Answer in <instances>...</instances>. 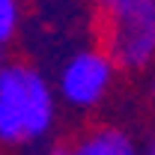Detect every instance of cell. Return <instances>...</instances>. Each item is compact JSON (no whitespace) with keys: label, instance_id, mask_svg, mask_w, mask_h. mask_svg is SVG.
Returning a JSON list of instances; mask_svg holds the SVG:
<instances>
[{"label":"cell","instance_id":"1","mask_svg":"<svg viewBox=\"0 0 155 155\" xmlns=\"http://www.w3.org/2000/svg\"><path fill=\"white\" fill-rule=\"evenodd\" d=\"M57 119V93L27 63L0 66V143L21 146L42 140Z\"/></svg>","mask_w":155,"mask_h":155},{"label":"cell","instance_id":"2","mask_svg":"<svg viewBox=\"0 0 155 155\" xmlns=\"http://www.w3.org/2000/svg\"><path fill=\"white\" fill-rule=\"evenodd\" d=\"M101 18L104 54L122 69H146L155 60V0H93Z\"/></svg>","mask_w":155,"mask_h":155},{"label":"cell","instance_id":"3","mask_svg":"<svg viewBox=\"0 0 155 155\" xmlns=\"http://www.w3.org/2000/svg\"><path fill=\"white\" fill-rule=\"evenodd\" d=\"M114 72H116L114 60L101 48H81L60 66L57 93L75 110L98 107L114 84Z\"/></svg>","mask_w":155,"mask_h":155},{"label":"cell","instance_id":"4","mask_svg":"<svg viewBox=\"0 0 155 155\" xmlns=\"http://www.w3.org/2000/svg\"><path fill=\"white\" fill-rule=\"evenodd\" d=\"M69 155H140V146L131 140L128 131L107 125V128H96L93 134L78 140L69 149Z\"/></svg>","mask_w":155,"mask_h":155},{"label":"cell","instance_id":"5","mask_svg":"<svg viewBox=\"0 0 155 155\" xmlns=\"http://www.w3.org/2000/svg\"><path fill=\"white\" fill-rule=\"evenodd\" d=\"M21 24V0H0V48H6Z\"/></svg>","mask_w":155,"mask_h":155},{"label":"cell","instance_id":"6","mask_svg":"<svg viewBox=\"0 0 155 155\" xmlns=\"http://www.w3.org/2000/svg\"><path fill=\"white\" fill-rule=\"evenodd\" d=\"M140 155H155V137L146 143V146H143V149H140Z\"/></svg>","mask_w":155,"mask_h":155},{"label":"cell","instance_id":"7","mask_svg":"<svg viewBox=\"0 0 155 155\" xmlns=\"http://www.w3.org/2000/svg\"><path fill=\"white\" fill-rule=\"evenodd\" d=\"M146 93H149V98L155 101V72H152V78H149V84H146Z\"/></svg>","mask_w":155,"mask_h":155},{"label":"cell","instance_id":"8","mask_svg":"<svg viewBox=\"0 0 155 155\" xmlns=\"http://www.w3.org/2000/svg\"><path fill=\"white\" fill-rule=\"evenodd\" d=\"M45 155H69V149H60V146H57V149H48Z\"/></svg>","mask_w":155,"mask_h":155}]
</instances>
